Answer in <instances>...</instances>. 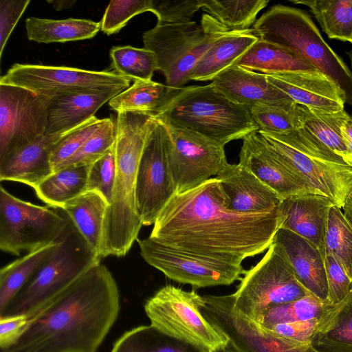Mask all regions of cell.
I'll use <instances>...</instances> for the list:
<instances>
[{
    "label": "cell",
    "mask_w": 352,
    "mask_h": 352,
    "mask_svg": "<svg viewBox=\"0 0 352 352\" xmlns=\"http://www.w3.org/2000/svg\"><path fill=\"white\" fill-rule=\"evenodd\" d=\"M224 200L216 177L175 193L158 215L149 236L186 251L242 260L268 249L280 228L278 208L239 213L228 209Z\"/></svg>",
    "instance_id": "6da1fadb"
},
{
    "label": "cell",
    "mask_w": 352,
    "mask_h": 352,
    "mask_svg": "<svg viewBox=\"0 0 352 352\" xmlns=\"http://www.w3.org/2000/svg\"><path fill=\"white\" fill-rule=\"evenodd\" d=\"M119 311L116 282L99 263L30 317L21 338L1 352H96Z\"/></svg>",
    "instance_id": "7a4b0ae2"
},
{
    "label": "cell",
    "mask_w": 352,
    "mask_h": 352,
    "mask_svg": "<svg viewBox=\"0 0 352 352\" xmlns=\"http://www.w3.org/2000/svg\"><path fill=\"white\" fill-rule=\"evenodd\" d=\"M155 117L121 111L116 120V177L104 224L101 258L125 256L143 226L138 214L135 188L138 165Z\"/></svg>",
    "instance_id": "3957f363"
},
{
    "label": "cell",
    "mask_w": 352,
    "mask_h": 352,
    "mask_svg": "<svg viewBox=\"0 0 352 352\" xmlns=\"http://www.w3.org/2000/svg\"><path fill=\"white\" fill-rule=\"evenodd\" d=\"M154 117L223 146L258 131L249 108L232 102L211 83L172 91Z\"/></svg>",
    "instance_id": "277c9868"
},
{
    "label": "cell",
    "mask_w": 352,
    "mask_h": 352,
    "mask_svg": "<svg viewBox=\"0 0 352 352\" xmlns=\"http://www.w3.org/2000/svg\"><path fill=\"white\" fill-rule=\"evenodd\" d=\"M259 40L295 54L333 79L352 106V72L322 38L311 17L302 10L275 5L251 28Z\"/></svg>",
    "instance_id": "5b68a950"
},
{
    "label": "cell",
    "mask_w": 352,
    "mask_h": 352,
    "mask_svg": "<svg viewBox=\"0 0 352 352\" xmlns=\"http://www.w3.org/2000/svg\"><path fill=\"white\" fill-rule=\"evenodd\" d=\"M258 131L302 180L342 209L352 191V166L303 128L286 135Z\"/></svg>",
    "instance_id": "8992f818"
},
{
    "label": "cell",
    "mask_w": 352,
    "mask_h": 352,
    "mask_svg": "<svg viewBox=\"0 0 352 352\" xmlns=\"http://www.w3.org/2000/svg\"><path fill=\"white\" fill-rule=\"evenodd\" d=\"M100 260L69 220L52 257L0 312V317L32 316Z\"/></svg>",
    "instance_id": "52a82bcc"
},
{
    "label": "cell",
    "mask_w": 352,
    "mask_h": 352,
    "mask_svg": "<svg viewBox=\"0 0 352 352\" xmlns=\"http://www.w3.org/2000/svg\"><path fill=\"white\" fill-rule=\"evenodd\" d=\"M201 26L191 21L175 24H156L144 32V48L156 57L157 71L164 76L172 91L183 87L199 60L219 34L226 30L208 14Z\"/></svg>",
    "instance_id": "ba28073f"
},
{
    "label": "cell",
    "mask_w": 352,
    "mask_h": 352,
    "mask_svg": "<svg viewBox=\"0 0 352 352\" xmlns=\"http://www.w3.org/2000/svg\"><path fill=\"white\" fill-rule=\"evenodd\" d=\"M204 304V296L194 289L186 291L167 285L146 301L144 311L151 324L164 333L203 352H217L229 339L203 315Z\"/></svg>",
    "instance_id": "9c48e42d"
},
{
    "label": "cell",
    "mask_w": 352,
    "mask_h": 352,
    "mask_svg": "<svg viewBox=\"0 0 352 352\" xmlns=\"http://www.w3.org/2000/svg\"><path fill=\"white\" fill-rule=\"evenodd\" d=\"M240 281L232 294L234 306L256 322L272 307L309 293L297 280L281 247L274 241L261 261L245 270Z\"/></svg>",
    "instance_id": "30bf717a"
},
{
    "label": "cell",
    "mask_w": 352,
    "mask_h": 352,
    "mask_svg": "<svg viewBox=\"0 0 352 352\" xmlns=\"http://www.w3.org/2000/svg\"><path fill=\"white\" fill-rule=\"evenodd\" d=\"M144 261L168 278L195 288L230 285L241 280L245 270L241 258L186 251L148 236L138 240Z\"/></svg>",
    "instance_id": "8fae6325"
},
{
    "label": "cell",
    "mask_w": 352,
    "mask_h": 352,
    "mask_svg": "<svg viewBox=\"0 0 352 352\" xmlns=\"http://www.w3.org/2000/svg\"><path fill=\"white\" fill-rule=\"evenodd\" d=\"M69 219L50 206L20 199L0 188V249L19 256L57 242Z\"/></svg>",
    "instance_id": "7c38bea8"
},
{
    "label": "cell",
    "mask_w": 352,
    "mask_h": 352,
    "mask_svg": "<svg viewBox=\"0 0 352 352\" xmlns=\"http://www.w3.org/2000/svg\"><path fill=\"white\" fill-rule=\"evenodd\" d=\"M130 82L115 72L19 63L13 65L0 78L1 83L28 89L50 100L76 93L123 91L129 87Z\"/></svg>",
    "instance_id": "4fadbf2b"
},
{
    "label": "cell",
    "mask_w": 352,
    "mask_h": 352,
    "mask_svg": "<svg viewBox=\"0 0 352 352\" xmlns=\"http://www.w3.org/2000/svg\"><path fill=\"white\" fill-rule=\"evenodd\" d=\"M170 144L167 127L155 118L145 141L136 180V208L143 226L154 224L175 194L170 164Z\"/></svg>",
    "instance_id": "5bb4252c"
},
{
    "label": "cell",
    "mask_w": 352,
    "mask_h": 352,
    "mask_svg": "<svg viewBox=\"0 0 352 352\" xmlns=\"http://www.w3.org/2000/svg\"><path fill=\"white\" fill-rule=\"evenodd\" d=\"M50 99L0 82V162L45 135Z\"/></svg>",
    "instance_id": "9a60e30c"
},
{
    "label": "cell",
    "mask_w": 352,
    "mask_h": 352,
    "mask_svg": "<svg viewBox=\"0 0 352 352\" xmlns=\"http://www.w3.org/2000/svg\"><path fill=\"white\" fill-rule=\"evenodd\" d=\"M163 123L171 139L170 164L175 193L189 190L217 176L228 164L223 144L192 131Z\"/></svg>",
    "instance_id": "2e32d148"
},
{
    "label": "cell",
    "mask_w": 352,
    "mask_h": 352,
    "mask_svg": "<svg viewBox=\"0 0 352 352\" xmlns=\"http://www.w3.org/2000/svg\"><path fill=\"white\" fill-rule=\"evenodd\" d=\"M239 164L249 170L282 199L318 194L270 147L258 131L243 139Z\"/></svg>",
    "instance_id": "e0dca14e"
},
{
    "label": "cell",
    "mask_w": 352,
    "mask_h": 352,
    "mask_svg": "<svg viewBox=\"0 0 352 352\" xmlns=\"http://www.w3.org/2000/svg\"><path fill=\"white\" fill-rule=\"evenodd\" d=\"M267 78L300 105L323 111L344 109V91L333 79L318 69L267 75Z\"/></svg>",
    "instance_id": "ac0fdd59"
},
{
    "label": "cell",
    "mask_w": 352,
    "mask_h": 352,
    "mask_svg": "<svg viewBox=\"0 0 352 352\" xmlns=\"http://www.w3.org/2000/svg\"><path fill=\"white\" fill-rule=\"evenodd\" d=\"M220 181L226 207L239 213L252 214L276 210L280 197L239 164H228L216 176Z\"/></svg>",
    "instance_id": "d6986e66"
},
{
    "label": "cell",
    "mask_w": 352,
    "mask_h": 352,
    "mask_svg": "<svg viewBox=\"0 0 352 352\" xmlns=\"http://www.w3.org/2000/svg\"><path fill=\"white\" fill-rule=\"evenodd\" d=\"M329 197L309 193L285 198L279 208L280 228L307 239L325 255V236L330 210Z\"/></svg>",
    "instance_id": "ffe728a7"
},
{
    "label": "cell",
    "mask_w": 352,
    "mask_h": 352,
    "mask_svg": "<svg viewBox=\"0 0 352 352\" xmlns=\"http://www.w3.org/2000/svg\"><path fill=\"white\" fill-rule=\"evenodd\" d=\"M274 241L281 247L299 283L309 293L328 303L325 255L307 239L282 228L277 231Z\"/></svg>",
    "instance_id": "44dd1931"
},
{
    "label": "cell",
    "mask_w": 352,
    "mask_h": 352,
    "mask_svg": "<svg viewBox=\"0 0 352 352\" xmlns=\"http://www.w3.org/2000/svg\"><path fill=\"white\" fill-rule=\"evenodd\" d=\"M211 84L232 102L248 108L258 104H278L293 101L272 85L266 74L236 65L223 72Z\"/></svg>",
    "instance_id": "7402d4cb"
},
{
    "label": "cell",
    "mask_w": 352,
    "mask_h": 352,
    "mask_svg": "<svg viewBox=\"0 0 352 352\" xmlns=\"http://www.w3.org/2000/svg\"><path fill=\"white\" fill-rule=\"evenodd\" d=\"M122 91L76 93L50 100L45 135L58 138L83 124L107 102Z\"/></svg>",
    "instance_id": "603a6c76"
},
{
    "label": "cell",
    "mask_w": 352,
    "mask_h": 352,
    "mask_svg": "<svg viewBox=\"0 0 352 352\" xmlns=\"http://www.w3.org/2000/svg\"><path fill=\"white\" fill-rule=\"evenodd\" d=\"M220 330L241 352H318L310 342L278 338L236 311L225 318Z\"/></svg>",
    "instance_id": "cb8c5ba5"
},
{
    "label": "cell",
    "mask_w": 352,
    "mask_h": 352,
    "mask_svg": "<svg viewBox=\"0 0 352 352\" xmlns=\"http://www.w3.org/2000/svg\"><path fill=\"white\" fill-rule=\"evenodd\" d=\"M58 138L44 135L0 162L1 181L18 182L34 188L53 173L52 150Z\"/></svg>",
    "instance_id": "d4e9b609"
},
{
    "label": "cell",
    "mask_w": 352,
    "mask_h": 352,
    "mask_svg": "<svg viewBox=\"0 0 352 352\" xmlns=\"http://www.w3.org/2000/svg\"><path fill=\"white\" fill-rule=\"evenodd\" d=\"M258 40L252 28L241 31L223 30L197 63L190 79L212 81L226 69L236 65Z\"/></svg>",
    "instance_id": "484cf974"
},
{
    "label": "cell",
    "mask_w": 352,
    "mask_h": 352,
    "mask_svg": "<svg viewBox=\"0 0 352 352\" xmlns=\"http://www.w3.org/2000/svg\"><path fill=\"white\" fill-rule=\"evenodd\" d=\"M108 202L98 192L88 190L60 208L92 252L101 258L104 219Z\"/></svg>",
    "instance_id": "4316f807"
},
{
    "label": "cell",
    "mask_w": 352,
    "mask_h": 352,
    "mask_svg": "<svg viewBox=\"0 0 352 352\" xmlns=\"http://www.w3.org/2000/svg\"><path fill=\"white\" fill-rule=\"evenodd\" d=\"M310 343L318 352H352V288L323 317Z\"/></svg>",
    "instance_id": "83f0119b"
},
{
    "label": "cell",
    "mask_w": 352,
    "mask_h": 352,
    "mask_svg": "<svg viewBox=\"0 0 352 352\" xmlns=\"http://www.w3.org/2000/svg\"><path fill=\"white\" fill-rule=\"evenodd\" d=\"M27 36L39 43H64L89 39L101 29L100 22L69 18L54 20L30 17L25 20Z\"/></svg>",
    "instance_id": "f1b7e54d"
},
{
    "label": "cell",
    "mask_w": 352,
    "mask_h": 352,
    "mask_svg": "<svg viewBox=\"0 0 352 352\" xmlns=\"http://www.w3.org/2000/svg\"><path fill=\"white\" fill-rule=\"evenodd\" d=\"M236 65L266 75L316 69L295 54L259 39Z\"/></svg>",
    "instance_id": "f546056e"
},
{
    "label": "cell",
    "mask_w": 352,
    "mask_h": 352,
    "mask_svg": "<svg viewBox=\"0 0 352 352\" xmlns=\"http://www.w3.org/2000/svg\"><path fill=\"white\" fill-rule=\"evenodd\" d=\"M59 245V240L52 244L28 253L8 264L0 271V312L2 311L52 257Z\"/></svg>",
    "instance_id": "4dcf8cb0"
},
{
    "label": "cell",
    "mask_w": 352,
    "mask_h": 352,
    "mask_svg": "<svg viewBox=\"0 0 352 352\" xmlns=\"http://www.w3.org/2000/svg\"><path fill=\"white\" fill-rule=\"evenodd\" d=\"M90 165L72 166L54 172L34 189L49 206L60 209L87 191Z\"/></svg>",
    "instance_id": "1f68e13d"
},
{
    "label": "cell",
    "mask_w": 352,
    "mask_h": 352,
    "mask_svg": "<svg viewBox=\"0 0 352 352\" xmlns=\"http://www.w3.org/2000/svg\"><path fill=\"white\" fill-rule=\"evenodd\" d=\"M111 352L203 351L150 324L139 326L126 331L114 343Z\"/></svg>",
    "instance_id": "d6a6232c"
},
{
    "label": "cell",
    "mask_w": 352,
    "mask_h": 352,
    "mask_svg": "<svg viewBox=\"0 0 352 352\" xmlns=\"http://www.w3.org/2000/svg\"><path fill=\"white\" fill-rule=\"evenodd\" d=\"M172 90L166 85L150 80H136L109 101V107L118 112L131 111L153 116L157 114Z\"/></svg>",
    "instance_id": "836d02e7"
},
{
    "label": "cell",
    "mask_w": 352,
    "mask_h": 352,
    "mask_svg": "<svg viewBox=\"0 0 352 352\" xmlns=\"http://www.w3.org/2000/svg\"><path fill=\"white\" fill-rule=\"evenodd\" d=\"M308 7L329 38L352 42V0L291 1Z\"/></svg>",
    "instance_id": "e575fe53"
},
{
    "label": "cell",
    "mask_w": 352,
    "mask_h": 352,
    "mask_svg": "<svg viewBox=\"0 0 352 352\" xmlns=\"http://www.w3.org/2000/svg\"><path fill=\"white\" fill-rule=\"evenodd\" d=\"M302 128L344 161L346 149L341 129L350 114L344 109L323 111L302 106Z\"/></svg>",
    "instance_id": "d590c367"
},
{
    "label": "cell",
    "mask_w": 352,
    "mask_h": 352,
    "mask_svg": "<svg viewBox=\"0 0 352 352\" xmlns=\"http://www.w3.org/2000/svg\"><path fill=\"white\" fill-rule=\"evenodd\" d=\"M201 9L226 31L250 29L256 16L268 4L266 0H201Z\"/></svg>",
    "instance_id": "8d00e7d4"
},
{
    "label": "cell",
    "mask_w": 352,
    "mask_h": 352,
    "mask_svg": "<svg viewBox=\"0 0 352 352\" xmlns=\"http://www.w3.org/2000/svg\"><path fill=\"white\" fill-rule=\"evenodd\" d=\"M259 131L286 135L302 127V106L295 102L249 107Z\"/></svg>",
    "instance_id": "74e56055"
},
{
    "label": "cell",
    "mask_w": 352,
    "mask_h": 352,
    "mask_svg": "<svg viewBox=\"0 0 352 352\" xmlns=\"http://www.w3.org/2000/svg\"><path fill=\"white\" fill-rule=\"evenodd\" d=\"M332 306L309 293L300 299L272 307L258 323L263 327H268L297 321L321 320Z\"/></svg>",
    "instance_id": "f35d334b"
},
{
    "label": "cell",
    "mask_w": 352,
    "mask_h": 352,
    "mask_svg": "<svg viewBox=\"0 0 352 352\" xmlns=\"http://www.w3.org/2000/svg\"><path fill=\"white\" fill-rule=\"evenodd\" d=\"M110 58L113 72L131 80H150L154 72L157 71L154 53L144 47H113Z\"/></svg>",
    "instance_id": "ab89813d"
},
{
    "label": "cell",
    "mask_w": 352,
    "mask_h": 352,
    "mask_svg": "<svg viewBox=\"0 0 352 352\" xmlns=\"http://www.w3.org/2000/svg\"><path fill=\"white\" fill-rule=\"evenodd\" d=\"M325 254H331L352 280V225L336 205L329 214Z\"/></svg>",
    "instance_id": "60d3db41"
},
{
    "label": "cell",
    "mask_w": 352,
    "mask_h": 352,
    "mask_svg": "<svg viewBox=\"0 0 352 352\" xmlns=\"http://www.w3.org/2000/svg\"><path fill=\"white\" fill-rule=\"evenodd\" d=\"M116 138V121L111 118L102 119L99 128L60 169L72 166L92 164L113 146Z\"/></svg>",
    "instance_id": "b9f144b4"
},
{
    "label": "cell",
    "mask_w": 352,
    "mask_h": 352,
    "mask_svg": "<svg viewBox=\"0 0 352 352\" xmlns=\"http://www.w3.org/2000/svg\"><path fill=\"white\" fill-rule=\"evenodd\" d=\"M102 119L94 116L83 124L65 133L54 142L51 155L53 173L60 170L99 128Z\"/></svg>",
    "instance_id": "7bdbcfd3"
},
{
    "label": "cell",
    "mask_w": 352,
    "mask_h": 352,
    "mask_svg": "<svg viewBox=\"0 0 352 352\" xmlns=\"http://www.w3.org/2000/svg\"><path fill=\"white\" fill-rule=\"evenodd\" d=\"M151 0H113L105 10L100 22L101 30L107 35L118 33L135 16L150 12Z\"/></svg>",
    "instance_id": "ee69618b"
},
{
    "label": "cell",
    "mask_w": 352,
    "mask_h": 352,
    "mask_svg": "<svg viewBox=\"0 0 352 352\" xmlns=\"http://www.w3.org/2000/svg\"><path fill=\"white\" fill-rule=\"evenodd\" d=\"M201 6V0H151L150 12L157 16V24L182 23L191 21Z\"/></svg>",
    "instance_id": "f6af8a7d"
},
{
    "label": "cell",
    "mask_w": 352,
    "mask_h": 352,
    "mask_svg": "<svg viewBox=\"0 0 352 352\" xmlns=\"http://www.w3.org/2000/svg\"><path fill=\"white\" fill-rule=\"evenodd\" d=\"M115 177L116 158L113 145L102 157L90 165L87 191L98 192L109 204Z\"/></svg>",
    "instance_id": "bcb514c9"
},
{
    "label": "cell",
    "mask_w": 352,
    "mask_h": 352,
    "mask_svg": "<svg viewBox=\"0 0 352 352\" xmlns=\"http://www.w3.org/2000/svg\"><path fill=\"white\" fill-rule=\"evenodd\" d=\"M324 265L328 284L327 302L336 305L342 301L352 288V280L330 254H325Z\"/></svg>",
    "instance_id": "7dc6e473"
},
{
    "label": "cell",
    "mask_w": 352,
    "mask_h": 352,
    "mask_svg": "<svg viewBox=\"0 0 352 352\" xmlns=\"http://www.w3.org/2000/svg\"><path fill=\"white\" fill-rule=\"evenodd\" d=\"M30 2V0L0 1V58L10 35Z\"/></svg>",
    "instance_id": "c3c4849f"
},
{
    "label": "cell",
    "mask_w": 352,
    "mask_h": 352,
    "mask_svg": "<svg viewBox=\"0 0 352 352\" xmlns=\"http://www.w3.org/2000/svg\"><path fill=\"white\" fill-rule=\"evenodd\" d=\"M322 320L297 321L262 327L272 335L280 338L301 342H310L311 337Z\"/></svg>",
    "instance_id": "681fc988"
},
{
    "label": "cell",
    "mask_w": 352,
    "mask_h": 352,
    "mask_svg": "<svg viewBox=\"0 0 352 352\" xmlns=\"http://www.w3.org/2000/svg\"><path fill=\"white\" fill-rule=\"evenodd\" d=\"M30 322V317L19 315L0 317V348L4 350L21 338Z\"/></svg>",
    "instance_id": "f907efd6"
},
{
    "label": "cell",
    "mask_w": 352,
    "mask_h": 352,
    "mask_svg": "<svg viewBox=\"0 0 352 352\" xmlns=\"http://www.w3.org/2000/svg\"><path fill=\"white\" fill-rule=\"evenodd\" d=\"M341 134L346 149L344 162L352 166V114L343 124Z\"/></svg>",
    "instance_id": "816d5d0a"
},
{
    "label": "cell",
    "mask_w": 352,
    "mask_h": 352,
    "mask_svg": "<svg viewBox=\"0 0 352 352\" xmlns=\"http://www.w3.org/2000/svg\"><path fill=\"white\" fill-rule=\"evenodd\" d=\"M57 11L71 8L76 2V0H50L47 1Z\"/></svg>",
    "instance_id": "f5cc1de1"
},
{
    "label": "cell",
    "mask_w": 352,
    "mask_h": 352,
    "mask_svg": "<svg viewBox=\"0 0 352 352\" xmlns=\"http://www.w3.org/2000/svg\"><path fill=\"white\" fill-rule=\"evenodd\" d=\"M342 210L345 218L352 225V191L346 198Z\"/></svg>",
    "instance_id": "db71d44e"
},
{
    "label": "cell",
    "mask_w": 352,
    "mask_h": 352,
    "mask_svg": "<svg viewBox=\"0 0 352 352\" xmlns=\"http://www.w3.org/2000/svg\"><path fill=\"white\" fill-rule=\"evenodd\" d=\"M217 352H241L236 346L229 340L227 344Z\"/></svg>",
    "instance_id": "11a10c76"
},
{
    "label": "cell",
    "mask_w": 352,
    "mask_h": 352,
    "mask_svg": "<svg viewBox=\"0 0 352 352\" xmlns=\"http://www.w3.org/2000/svg\"><path fill=\"white\" fill-rule=\"evenodd\" d=\"M348 56L349 57V59H350V61H351V68H352V49L347 52H346ZM351 72H352V70H351Z\"/></svg>",
    "instance_id": "9f6ffc18"
},
{
    "label": "cell",
    "mask_w": 352,
    "mask_h": 352,
    "mask_svg": "<svg viewBox=\"0 0 352 352\" xmlns=\"http://www.w3.org/2000/svg\"><path fill=\"white\" fill-rule=\"evenodd\" d=\"M351 43H352V42H351Z\"/></svg>",
    "instance_id": "6f0895ef"
}]
</instances>
